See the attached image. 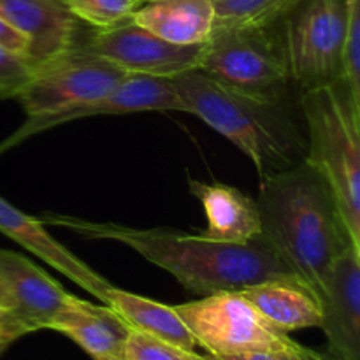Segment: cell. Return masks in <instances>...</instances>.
Here are the masks:
<instances>
[{
	"mask_svg": "<svg viewBox=\"0 0 360 360\" xmlns=\"http://www.w3.org/2000/svg\"><path fill=\"white\" fill-rule=\"evenodd\" d=\"M239 294L276 329L294 330L322 326L320 301L297 278H280L252 285Z\"/></svg>",
	"mask_w": 360,
	"mask_h": 360,
	"instance_id": "17",
	"label": "cell"
},
{
	"mask_svg": "<svg viewBox=\"0 0 360 360\" xmlns=\"http://www.w3.org/2000/svg\"><path fill=\"white\" fill-rule=\"evenodd\" d=\"M0 48L7 49L13 55L21 56V58H25L28 62L30 42H28V39L20 30H16L13 25H9L2 18H0Z\"/></svg>",
	"mask_w": 360,
	"mask_h": 360,
	"instance_id": "25",
	"label": "cell"
},
{
	"mask_svg": "<svg viewBox=\"0 0 360 360\" xmlns=\"http://www.w3.org/2000/svg\"><path fill=\"white\" fill-rule=\"evenodd\" d=\"M273 360H322V354L311 350V348L302 347L295 341L290 347L273 354Z\"/></svg>",
	"mask_w": 360,
	"mask_h": 360,
	"instance_id": "26",
	"label": "cell"
},
{
	"mask_svg": "<svg viewBox=\"0 0 360 360\" xmlns=\"http://www.w3.org/2000/svg\"><path fill=\"white\" fill-rule=\"evenodd\" d=\"M123 360H207L195 350H185L167 341L130 329L123 348Z\"/></svg>",
	"mask_w": 360,
	"mask_h": 360,
	"instance_id": "23",
	"label": "cell"
},
{
	"mask_svg": "<svg viewBox=\"0 0 360 360\" xmlns=\"http://www.w3.org/2000/svg\"><path fill=\"white\" fill-rule=\"evenodd\" d=\"M197 69L236 90L273 101L288 98L292 86L281 37L273 27H214Z\"/></svg>",
	"mask_w": 360,
	"mask_h": 360,
	"instance_id": "5",
	"label": "cell"
},
{
	"mask_svg": "<svg viewBox=\"0 0 360 360\" xmlns=\"http://www.w3.org/2000/svg\"><path fill=\"white\" fill-rule=\"evenodd\" d=\"M0 329H21V330H25L27 334L32 333V330L28 329V327L25 326L20 319H16L13 313L6 311V309H2V308H0Z\"/></svg>",
	"mask_w": 360,
	"mask_h": 360,
	"instance_id": "28",
	"label": "cell"
},
{
	"mask_svg": "<svg viewBox=\"0 0 360 360\" xmlns=\"http://www.w3.org/2000/svg\"><path fill=\"white\" fill-rule=\"evenodd\" d=\"M192 333L197 347L207 355L241 352H276L295 341L271 326L239 292H218L199 301L174 306Z\"/></svg>",
	"mask_w": 360,
	"mask_h": 360,
	"instance_id": "7",
	"label": "cell"
},
{
	"mask_svg": "<svg viewBox=\"0 0 360 360\" xmlns=\"http://www.w3.org/2000/svg\"><path fill=\"white\" fill-rule=\"evenodd\" d=\"M69 13L91 27L109 28L130 20L136 0H65Z\"/></svg>",
	"mask_w": 360,
	"mask_h": 360,
	"instance_id": "22",
	"label": "cell"
},
{
	"mask_svg": "<svg viewBox=\"0 0 360 360\" xmlns=\"http://www.w3.org/2000/svg\"><path fill=\"white\" fill-rule=\"evenodd\" d=\"M255 200L262 239L320 301L334 260L355 248L326 179L304 160L260 179Z\"/></svg>",
	"mask_w": 360,
	"mask_h": 360,
	"instance_id": "2",
	"label": "cell"
},
{
	"mask_svg": "<svg viewBox=\"0 0 360 360\" xmlns=\"http://www.w3.org/2000/svg\"><path fill=\"white\" fill-rule=\"evenodd\" d=\"M129 76L77 42L65 55L35 69L14 98L27 116L56 112L105 97Z\"/></svg>",
	"mask_w": 360,
	"mask_h": 360,
	"instance_id": "8",
	"label": "cell"
},
{
	"mask_svg": "<svg viewBox=\"0 0 360 360\" xmlns=\"http://www.w3.org/2000/svg\"><path fill=\"white\" fill-rule=\"evenodd\" d=\"M143 111H181L185 112L181 98L176 94L169 77L143 76L130 74L115 91L97 101L84 102L74 108L62 109L56 112L27 116L21 127H18L9 137L0 143V155L18 146L28 137L41 134L44 130L55 129L74 120L90 118L102 115H129Z\"/></svg>",
	"mask_w": 360,
	"mask_h": 360,
	"instance_id": "10",
	"label": "cell"
},
{
	"mask_svg": "<svg viewBox=\"0 0 360 360\" xmlns=\"http://www.w3.org/2000/svg\"><path fill=\"white\" fill-rule=\"evenodd\" d=\"M322 360H341V359H340V357H336V355L330 354V352L327 350L326 354H322Z\"/></svg>",
	"mask_w": 360,
	"mask_h": 360,
	"instance_id": "30",
	"label": "cell"
},
{
	"mask_svg": "<svg viewBox=\"0 0 360 360\" xmlns=\"http://www.w3.org/2000/svg\"><path fill=\"white\" fill-rule=\"evenodd\" d=\"M0 18L28 39V63L34 70L77 44V20L65 0H0Z\"/></svg>",
	"mask_w": 360,
	"mask_h": 360,
	"instance_id": "13",
	"label": "cell"
},
{
	"mask_svg": "<svg viewBox=\"0 0 360 360\" xmlns=\"http://www.w3.org/2000/svg\"><path fill=\"white\" fill-rule=\"evenodd\" d=\"M285 62L299 91L340 81L348 0H302L281 20Z\"/></svg>",
	"mask_w": 360,
	"mask_h": 360,
	"instance_id": "6",
	"label": "cell"
},
{
	"mask_svg": "<svg viewBox=\"0 0 360 360\" xmlns=\"http://www.w3.org/2000/svg\"><path fill=\"white\" fill-rule=\"evenodd\" d=\"M25 330L21 329H0V355L14 343V341L20 340L21 336H25Z\"/></svg>",
	"mask_w": 360,
	"mask_h": 360,
	"instance_id": "29",
	"label": "cell"
},
{
	"mask_svg": "<svg viewBox=\"0 0 360 360\" xmlns=\"http://www.w3.org/2000/svg\"><path fill=\"white\" fill-rule=\"evenodd\" d=\"M188 188L206 213L207 229L202 232L204 238L245 245L260 236L259 206L253 197L225 183L188 179Z\"/></svg>",
	"mask_w": 360,
	"mask_h": 360,
	"instance_id": "16",
	"label": "cell"
},
{
	"mask_svg": "<svg viewBox=\"0 0 360 360\" xmlns=\"http://www.w3.org/2000/svg\"><path fill=\"white\" fill-rule=\"evenodd\" d=\"M34 69L21 56L0 48V97L14 98Z\"/></svg>",
	"mask_w": 360,
	"mask_h": 360,
	"instance_id": "24",
	"label": "cell"
},
{
	"mask_svg": "<svg viewBox=\"0 0 360 360\" xmlns=\"http://www.w3.org/2000/svg\"><path fill=\"white\" fill-rule=\"evenodd\" d=\"M306 162L329 185L345 227L360 250V111L338 81L301 94Z\"/></svg>",
	"mask_w": 360,
	"mask_h": 360,
	"instance_id": "4",
	"label": "cell"
},
{
	"mask_svg": "<svg viewBox=\"0 0 360 360\" xmlns=\"http://www.w3.org/2000/svg\"><path fill=\"white\" fill-rule=\"evenodd\" d=\"M320 308L330 354L360 360V250L347 248L334 260Z\"/></svg>",
	"mask_w": 360,
	"mask_h": 360,
	"instance_id": "12",
	"label": "cell"
},
{
	"mask_svg": "<svg viewBox=\"0 0 360 360\" xmlns=\"http://www.w3.org/2000/svg\"><path fill=\"white\" fill-rule=\"evenodd\" d=\"M67 295L41 267L20 253L0 248V308L13 313L32 333L48 329Z\"/></svg>",
	"mask_w": 360,
	"mask_h": 360,
	"instance_id": "11",
	"label": "cell"
},
{
	"mask_svg": "<svg viewBox=\"0 0 360 360\" xmlns=\"http://www.w3.org/2000/svg\"><path fill=\"white\" fill-rule=\"evenodd\" d=\"M207 360H273L271 352H241V354L206 355Z\"/></svg>",
	"mask_w": 360,
	"mask_h": 360,
	"instance_id": "27",
	"label": "cell"
},
{
	"mask_svg": "<svg viewBox=\"0 0 360 360\" xmlns=\"http://www.w3.org/2000/svg\"><path fill=\"white\" fill-rule=\"evenodd\" d=\"M352 104L360 111V0H348V25L341 55V76Z\"/></svg>",
	"mask_w": 360,
	"mask_h": 360,
	"instance_id": "21",
	"label": "cell"
},
{
	"mask_svg": "<svg viewBox=\"0 0 360 360\" xmlns=\"http://www.w3.org/2000/svg\"><path fill=\"white\" fill-rule=\"evenodd\" d=\"M211 2L214 7V27H274L302 0H211Z\"/></svg>",
	"mask_w": 360,
	"mask_h": 360,
	"instance_id": "20",
	"label": "cell"
},
{
	"mask_svg": "<svg viewBox=\"0 0 360 360\" xmlns=\"http://www.w3.org/2000/svg\"><path fill=\"white\" fill-rule=\"evenodd\" d=\"M0 232L105 304L108 292L111 290L112 285L95 273L90 266H86L83 260L77 259L74 253H70L62 243L56 241L46 231L41 218L28 217L2 197H0Z\"/></svg>",
	"mask_w": 360,
	"mask_h": 360,
	"instance_id": "14",
	"label": "cell"
},
{
	"mask_svg": "<svg viewBox=\"0 0 360 360\" xmlns=\"http://www.w3.org/2000/svg\"><path fill=\"white\" fill-rule=\"evenodd\" d=\"M143 2H146V0H136V4H137V6H139V4H143Z\"/></svg>",
	"mask_w": 360,
	"mask_h": 360,
	"instance_id": "31",
	"label": "cell"
},
{
	"mask_svg": "<svg viewBox=\"0 0 360 360\" xmlns=\"http://www.w3.org/2000/svg\"><path fill=\"white\" fill-rule=\"evenodd\" d=\"M105 306L118 313L120 319L132 330L167 341L185 350H195V340L181 316L176 313L174 306L162 304L115 287L108 292Z\"/></svg>",
	"mask_w": 360,
	"mask_h": 360,
	"instance_id": "19",
	"label": "cell"
},
{
	"mask_svg": "<svg viewBox=\"0 0 360 360\" xmlns=\"http://www.w3.org/2000/svg\"><path fill=\"white\" fill-rule=\"evenodd\" d=\"M48 329L72 340L94 360H123L130 333V327L109 306H95L70 294Z\"/></svg>",
	"mask_w": 360,
	"mask_h": 360,
	"instance_id": "15",
	"label": "cell"
},
{
	"mask_svg": "<svg viewBox=\"0 0 360 360\" xmlns=\"http://www.w3.org/2000/svg\"><path fill=\"white\" fill-rule=\"evenodd\" d=\"M81 44L125 72L153 77H172L197 69L204 46L172 44L130 20L94 32Z\"/></svg>",
	"mask_w": 360,
	"mask_h": 360,
	"instance_id": "9",
	"label": "cell"
},
{
	"mask_svg": "<svg viewBox=\"0 0 360 360\" xmlns=\"http://www.w3.org/2000/svg\"><path fill=\"white\" fill-rule=\"evenodd\" d=\"M185 105L252 160L260 179L302 164L308 153L304 127L285 101L236 90L202 70L169 77Z\"/></svg>",
	"mask_w": 360,
	"mask_h": 360,
	"instance_id": "3",
	"label": "cell"
},
{
	"mask_svg": "<svg viewBox=\"0 0 360 360\" xmlns=\"http://www.w3.org/2000/svg\"><path fill=\"white\" fill-rule=\"evenodd\" d=\"M130 21L172 44H204L214 27V7L211 0H146Z\"/></svg>",
	"mask_w": 360,
	"mask_h": 360,
	"instance_id": "18",
	"label": "cell"
},
{
	"mask_svg": "<svg viewBox=\"0 0 360 360\" xmlns=\"http://www.w3.org/2000/svg\"><path fill=\"white\" fill-rule=\"evenodd\" d=\"M41 221L84 239H104L129 246L151 264L169 271L186 290L202 297L218 292H239L267 280L295 278L262 236L236 245L213 241L202 234L123 227L69 214L46 213Z\"/></svg>",
	"mask_w": 360,
	"mask_h": 360,
	"instance_id": "1",
	"label": "cell"
}]
</instances>
